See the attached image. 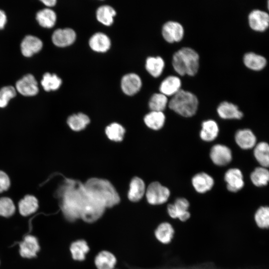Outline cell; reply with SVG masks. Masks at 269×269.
<instances>
[{
	"label": "cell",
	"instance_id": "6da1fadb",
	"mask_svg": "<svg viewBox=\"0 0 269 269\" xmlns=\"http://www.w3.org/2000/svg\"><path fill=\"white\" fill-rule=\"evenodd\" d=\"M85 193L84 184L76 180L66 179L59 187L57 194L61 199V208L68 221L80 218Z\"/></svg>",
	"mask_w": 269,
	"mask_h": 269
},
{
	"label": "cell",
	"instance_id": "7a4b0ae2",
	"mask_svg": "<svg viewBox=\"0 0 269 269\" xmlns=\"http://www.w3.org/2000/svg\"><path fill=\"white\" fill-rule=\"evenodd\" d=\"M87 191L99 200L106 208L119 203L120 198L113 185L108 180L91 178L84 183Z\"/></svg>",
	"mask_w": 269,
	"mask_h": 269
},
{
	"label": "cell",
	"instance_id": "3957f363",
	"mask_svg": "<svg viewBox=\"0 0 269 269\" xmlns=\"http://www.w3.org/2000/svg\"><path fill=\"white\" fill-rule=\"evenodd\" d=\"M199 55L190 47H183L176 51L173 56L172 65L180 75L195 74L199 67Z\"/></svg>",
	"mask_w": 269,
	"mask_h": 269
},
{
	"label": "cell",
	"instance_id": "277c9868",
	"mask_svg": "<svg viewBox=\"0 0 269 269\" xmlns=\"http://www.w3.org/2000/svg\"><path fill=\"white\" fill-rule=\"evenodd\" d=\"M198 105L196 96L192 93L180 89L170 99L169 108L179 115L190 117L195 115Z\"/></svg>",
	"mask_w": 269,
	"mask_h": 269
},
{
	"label": "cell",
	"instance_id": "5b68a950",
	"mask_svg": "<svg viewBox=\"0 0 269 269\" xmlns=\"http://www.w3.org/2000/svg\"><path fill=\"white\" fill-rule=\"evenodd\" d=\"M105 209L103 204L86 189L80 218L87 223H93L102 217Z\"/></svg>",
	"mask_w": 269,
	"mask_h": 269
},
{
	"label": "cell",
	"instance_id": "8992f818",
	"mask_svg": "<svg viewBox=\"0 0 269 269\" xmlns=\"http://www.w3.org/2000/svg\"><path fill=\"white\" fill-rule=\"evenodd\" d=\"M189 202L183 197L177 198L173 203L169 204L167 206V212L172 219H177L182 223L188 221L191 214L189 210Z\"/></svg>",
	"mask_w": 269,
	"mask_h": 269
},
{
	"label": "cell",
	"instance_id": "52a82bcc",
	"mask_svg": "<svg viewBox=\"0 0 269 269\" xmlns=\"http://www.w3.org/2000/svg\"><path fill=\"white\" fill-rule=\"evenodd\" d=\"M145 193L148 203L153 205L165 203L170 194L168 188L157 181L151 183L147 187Z\"/></svg>",
	"mask_w": 269,
	"mask_h": 269
},
{
	"label": "cell",
	"instance_id": "ba28073f",
	"mask_svg": "<svg viewBox=\"0 0 269 269\" xmlns=\"http://www.w3.org/2000/svg\"><path fill=\"white\" fill-rule=\"evenodd\" d=\"M210 157L216 165L225 166L232 160V154L228 147L223 144H217L211 148Z\"/></svg>",
	"mask_w": 269,
	"mask_h": 269
},
{
	"label": "cell",
	"instance_id": "9c48e42d",
	"mask_svg": "<svg viewBox=\"0 0 269 269\" xmlns=\"http://www.w3.org/2000/svg\"><path fill=\"white\" fill-rule=\"evenodd\" d=\"M16 90L24 96H33L38 92L37 82L33 75L28 74L18 80L15 84Z\"/></svg>",
	"mask_w": 269,
	"mask_h": 269
},
{
	"label": "cell",
	"instance_id": "30bf717a",
	"mask_svg": "<svg viewBox=\"0 0 269 269\" xmlns=\"http://www.w3.org/2000/svg\"><path fill=\"white\" fill-rule=\"evenodd\" d=\"M162 34L164 39L168 42L178 41L183 37V27L177 21H168L163 25Z\"/></svg>",
	"mask_w": 269,
	"mask_h": 269
},
{
	"label": "cell",
	"instance_id": "8fae6325",
	"mask_svg": "<svg viewBox=\"0 0 269 269\" xmlns=\"http://www.w3.org/2000/svg\"><path fill=\"white\" fill-rule=\"evenodd\" d=\"M76 34L75 31L70 28L57 29L52 35V41L53 44L60 47H64L71 45L75 41Z\"/></svg>",
	"mask_w": 269,
	"mask_h": 269
},
{
	"label": "cell",
	"instance_id": "7c38bea8",
	"mask_svg": "<svg viewBox=\"0 0 269 269\" xmlns=\"http://www.w3.org/2000/svg\"><path fill=\"white\" fill-rule=\"evenodd\" d=\"M121 85L122 90L125 94L132 96L140 90L142 81L137 74L131 73L125 75L122 77Z\"/></svg>",
	"mask_w": 269,
	"mask_h": 269
},
{
	"label": "cell",
	"instance_id": "4fadbf2b",
	"mask_svg": "<svg viewBox=\"0 0 269 269\" xmlns=\"http://www.w3.org/2000/svg\"><path fill=\"white\" fill-rule=\"evenodd\" d=\"M224 179L227 183V188L230 192H237L244 187L243 174L238 168L228 169L225 174Z\"/></svg>",
	"mask_w": 269,
	"mask_h": 269
},
{
	"label": "cell",
	"instance_id": "5bb4252c",
	"mask_svg": "<svg viewBox=\"0 0 269 269\" xmlns=\"http://www.w3.org/2000/svg\"><path fill=\"white\" fill-rule=\"evenodd\" d=\"M43 46L42 41L37 37L28 35L24 37L20 44L22 55L26 57L32 56L41 50Z\"/></svg>",
	"mask_w": 269,
	"mask_h": 269
},
{
	"label": "cell",
	"instance_id": "9a60e30c",
	"mask_svg": "<svg viewBox=\"0 0 269 269\" xmlns=\"http://www.w3.org/2000/svg\"><path fill=\"white\" fill-rule=\"evenodd\" d=\"M249 22L252 29L258 31H264L269 26V16L265 11L255 9L249 15Z\"/></svg>",
	"mask_w": 269,
	"mask_h": 269
},
{
	"label": "cell",
	"instance_id": "2e32d148",
	"mask_svg": "<svg viewBox=\"0 0 269 269\" xmlns=\"http://www.w3.org/2000/svg\"><path fill=\"white\" fill-rule=\"evenodd\" d=\"M192 184L196 192L202 194L212 189L214 181L208 174L200 172L195 174L192 177Z\"/></svg>",
	"mask_w": 269,
	"mask_h": 269
},
{
	"label": "cell",
	"instance_id": "e0dca14e",
	"mask_svg": "<svg viewBox=\"0 0 269 269\" xmlns=\"http://www.w3.org/2000/svg\"><path fill=\"white\" fill-rule=\"evenodd\" d=\"M235 139L240 147L249 149L254 147L257 138L253 132L248 129L239 130L236 133Z\"/></svg>",
	"mask_w": 269,
	"mask_h": 269
},
{
	"label": "cell",
	"instance_id": "ac0fdd59",
	"mask_svg": "<svg viewBox=\"0 0 269 269\" xmlns=\"http://www.w3.org/2000/svg\"><path fill=\"white\" fill-rule=\"evenodd\" d=\"M175 230L171 224L163 222L159 224L154 231L156 239L163 244H168L173 240Z\"/></svg>",
	"mask_w": 269,
	"mask_h": 269
},
{
	"label": "cell",
	"instance_id": "d6986e66",
	"mask_svg": "<svg viewBox=\"0 0 269 269\" xmlns=\"http://www.w3.org/2000/svg\"><path fill=\"white\" fill-rule=\"evenodd\" d=\"M89 44L90 48L96 52H105L111 47V40L106 34L96 32L90 38Z\"/></svg>",
	"mask_w": 269,
	"mask_h": 269
},
{
	"label": "cell",
	"instance_id": "ffe728a7",
	"mask_svg": "<svg viewBox=\"0 0 269 269\" xmlns=\"http://www.w3.org/2000/svg\"><path fill=\"white\" fill-rule=\"evenodd\" d=\"M39 250L37 239L32 235L25 236L20 244V254L24 258H31L35 257Z\"/></svg>",
	"mask_w": 269,
	"mask_h": 269
},
{
	"label": "cell",
	"instance_id": "44dd1931",
	"mask_svg": "<svg viewBox=\"0 0 269 269\" xmlns=\"http://www.w3.org/2000/svg\"><path fill=\"white\" fill-rule=\"evenodd\" d=\"M219 116L224 119H240L243 116L236 105L227 101L221 103L217 108Z\"/></svg>",
	"mask_w": 269,
	"mask_h": 269
},
{
	"label": "cell",
	"instance_id": "7402d4cb",
	"mask_svg": "<svg viewBox=\"0 0 269 269\" xmlns=\"http://www.w3.org/2000/svg\"><path fill=\"white\" fill-rule=\"evenodd\" d=\"M181 85V80L178 77L170 75L161 82L159 90L165 96L173 95L180 89Z\"/></svg>",
	"mask_w": 269,
	"mask_h": 269
},
{
	"label": "cell",
	"instance_id": "603a6c76",
	"mask_svg": "<svg viewBox=\"0 0 269 269\" xmlns=\"http://www.w3.org/2000/svg\"><path fill=\"white\" fill-rule=\"evenodd\" d=\"M219 127L214 120H208L202 123V129L200 132L201 138L205 141H211L218 136Z\"/></svg>",
	"mask_w": 269,
	"mask_h": 269
},
{
	"label": "cell",
	"instance_id": "cb8c5ba5",
	"mask_svg": "<svg viewBox=\"0 0 269 269\" xmlns=\"http://www.w3.org/2000/svg\"><path fill=\"white\" fill-rule=\"evenodd\" d=\"M145 193V184L143 180L139 177L132 179L130 185L128 196L130 200L137 202L140 200Z\"/></svg>",
	"mask_w": 269,
	"mask_h": 269
},
{
	"label": "cell",
	"instance_id": "d4e9b609",
	"mask_svg": "<svg viewBox=\"0 0 269 269\" xmlns=\"http://www.w3.org/2000/svg\"><path fill=\"white\" fill-rule=\"evenodd\" d=\"M116 262L115 256L107 251L100 252L95 259V264L98 269H114Z\"/></svg>",
	"mask_w": 269,
	"mask_h": 269
},
{
	"label": "cell",
	"instance_id": "484cf974",
	"mask_svg": "<svg viewBox=\"0 0 269 269\" xmlns=\"http://www.w3.org/2000/svg\"><path fill=\"white\" fill-rule=\"evenodd\" d=\"M38 207V200L33 195H26L18 203L19 211L21 215L24 216L34 213Z\"/></svg>",
	"mask_w": 269,
	"mask_h": 269
},
{
	"label": "cell",
	"instance_id": "4316f807",
	"mask_svg": "<svg viewBox=\"0 0 269 269\" xmlns=\"http://www.w3.org/2000/svg\"><path fill=\"white\" fill-rule=\"evenodd\" d=\"M36 19L42 27L51 28L55 24L56 14L51 9L45 8L37 12Z\"/></svg>",
	"mask_w": 269,
	"mask_h": 269
},
{
	"label": "cell",
	"instance_id": "83f0119b",
	"mask_svg": "<svg viewBox=\"0 0 269 269\" xmlns=\"http://www.w3.org/2000/svg\"><path fill=\"white\" fill-rule=\"evenodd\" d=\"M254 156L261 166L268 167L269 164V146L267 142H260L256 144L254 150Z\"/></svg>",
	"mask_w": 269,
	"mask_h": 269
},
{
	"label": "cell",
	"instance_id": "f1b7e54d",
	"mask_svg": "<svg viewBox=\"0 0 269 269\" xmlns=\"http://www.w3.org/2000/svg\"><path fill=\"white\" fill-rule=\"evenodd\" d=\"M116 11L112 6L104 5L99 7L96 11V18L102 24L110 26L114 22Z\"/></svg>",
	"mask_w": 269,
	"mask_h": 269
},
{
	"label": "cell",
	"instance_id": "f546056e",
	"mask_svg": "<svg viewBox=\"0 0 269 269\" xmlns=\"http://www.w3.org/2000/svg\"><path fill=\"white\" fill-rule=\"evenodd\" d=\"M254 221L256 226L261 230L268 229L269 227V207L261 206L255 212Z\"/></svg>",
	"mask_w": 269,
	"mask_h": 269
},
{
	"label": "cell",
	"instance_id": "4dcf8cb0",
	"mask_svg": "<svg viewBox=\"0 0 269 269\" xmlns=\"http://www.w3.org/2000/svg\"><path fill=\"white\" fill-rule=\"evenodd\" d=\"M70 250L74 260L82 261L85 259L90 249L86 241L78 240L72 243Z\"/></svg>",
	"mask_w": 269,
	"mask_h": 269
},
{
	"label": "cell",
	"instance_id": "1f68e13d",
	"mask_svg": "<svg viewBox=\"0 0 269 269\" xmlns=\"http://www.w3.org/2000/svg\"><path fill=\"white\" fill-rule=\"evenodd\" d=\"M165 117L162 112L151 111L145 115L144 121L146 125L149 128L158 130L163 126Z\"/></svg>",
	"mask_w": 269,
	"mask_h": 269
},
{
	"label": "cell",
	"instance_id": "d6a6232c",
	"mask_svg": "<svg viewBox=\"0 0 269 269\" xmlns=\"http://www.w3.org/2000/svg\"><path fill=\"white\" fill-rule=\"evenodd\" d=\"M243 60L247 67L256 70L263 68L267 63L266 59L264 56L252 52L246 53Z\"/></svg>",
	"mask_w": 269,
	"mask_h": 269
},
{
	"label": "cell",
	"instance_id": "836d02e7",
	"mask_svg": "<svg viewBox=\"0 0 269 269\" xmlns=\"http://www.w3.org/2000/svg\"><path fill=\"white\" fill-rule=\"evenodd\" d=\"M164 67V61L160 56H151L146 59V69L153 77H158L162 73Z\"/></svg>",
	"mask_w": 269,
	"mask_h": 269
},
{
	"label": "cell",
	"instance_id": "e575fe53",
	"mask_svg": "<svg viewBox=\"0 0 269 269\" xmlns=\"http://www.w3.org/2000/svg\"><path fill=\"white\" fill-rule=\"evenodd\" d=\"M67 124L73 131H80L85 129L89 124V118L85 114L79 113L70 116L67 119Z\"/></svg>",
	"mask_w": 269,
	"mask_h": 269
},
{
	"label": "cell",
	"instance_id": "d590c367",
	"mask_svg": "<svg viewBox=\"0 0 269 269\" xmlns=\"http://www.w3.org/2000/svg\"><path fill=\"white\" fill-rule=\"evenodd\" d=\"M250 178L253 184L257 187L266 186L269 180V170L262 166L257 167L251 173Z\"/></svg>",
	"mask_w": 269,
	"mask_h": 269
},
{
	"label": "cell",
	"instance_id": "8d00e7d4",
	"mask_svg": "<svg viewBox=\"0 0 269 269\" xmlns=\"http://www.w3.org/2000/svg\"><path fill=\"white\" fill-rule=\"evenodd\" d=\"M41 84L46 91L57 90L62 84V80L57 75L45 73L41 81Z\"/></svg>",
	"mask_w": 269,
	"mask_h": 269
},
{
	"label": "cell",
	"instance_id": "74e56055",
	"mask_svg": "<svg viewBox=\"0 0 269 269\" xmlns=\"http://www.w3.org/2000/svg\"><path fill=\"white\" fill-rule=\"evenodd\" d=\"M168 99L165 95L159 93H155L149 101V107L151 111L162 112L167 104Z\"/></svg>",
	"mask_w": 269,
	"mask_h": 269
},
{
	"label": "cell",
	"instance_id": "f35d334b",
	"mask_svg": "<svg viewBox=\"0 0 269 269\" xmlns=\"http://www.w3.org/2000/svg\"><path fill=\"white\" fill-rule=\"evenodd\" d=\"M125 130L122 126L118 123H112L106 129V134L108 137L115 141L123 140Z\"/></svg>",
	"mask_w": 269,
	"mask_h": 269
},
{
	"label": "cell",
	"instance_id": "ab89813d",
	"mask_svg": "<svg viewBox=\"0 0 269 269\" xmlns=\"http://www.w3.org/2000/svg\"><path fill=\"white\" fill-rule=\"evenodd\" d=\"M16 94V90L13 86H6L1 88L0 89V108L5 107Z\"/></svg>",
	"mask_w": 269,
	"mask_h": 269
},
{
	"label": "cell",
	"instance_id": "60d3db41",
	"mask_svg": "<svg viewBox=\"0 0 269 269\" xmlns=\"http://www.w3.org/2000/svg\"><path fill=\"white\" fill-rule=\"evenodd\" d=\"M15 207L12 200L8 197L0 198V215L7 217L15 212Z\"/></svg>",
	"mask_w": 269,
	"mask_h": 269
},
{
	"label": "cell",
	"instance_id": "b9f144b4",
	"mask_svg": "<svg viewBox=\"0 0 269 269\" xmlns=\"http://www.w3.org/2000/svg\"><path fill=\"white\" fill-rule=\"evenodd\" d=\"M10 184V179L4 172L0 170V193L6 191Z\"/></svg>",
	"mask_w": 269,
	"mask_h": 269
},
{
	"label": "cell",
	"instance_id": "7bdbcfd3",
	"mask_svg": "<svg viewBox=\"0 0 269 269\" xmlns=\"http://www.w3.org/2000/svg\"><path fill=\"white\" fill-rule=\"evenodd\" d=\"M7 21L6 15L4 11L0 9V29L4 28Z\"/></svg>",
	"mask_w": 269,
	"mask_h": 269
},
{
	"label": "cell",
	"instance_id": "ee69618b",
	"mask_svg": "<svg viewBox=\"0 0 269 269\" xmlns=\"http://www.w3.org/2000/svg\"><path fill=\"white\" fill-rule=\"evenodd\" d=\"M45 5L51 7L55 5L57 1L56 0H41Z\"/></svg>",
	"mask_w": 269,
	"mask_h": 269
}]
</instances>
